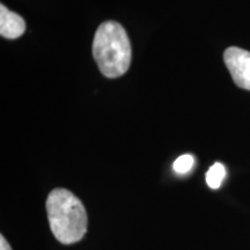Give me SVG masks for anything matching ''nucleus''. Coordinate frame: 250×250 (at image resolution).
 I'll return each mask as SVG.
<instances>
[{"label": "nucleus", "instance_id": "nucleus-1", "mask_svg": "<svg viewBox=\"0 0 250 250\" xmlns=\"http://www.w3.org/2000/svg\"><path fill=\"white\" fill-rule=\"evenodd\" d=\"M50 229L62 245L79 242L87 232L88 218L85 206L66 189H55L46 199Z\"/></svg>", "mask_w": 250, "mask_h": 250}, {"label": "nucleus", "instance_id": "nucleus-3", "mask_svg": "<svg viewBox=\"0 0 250 250\" xmlns=\"http://www.w3.org/2000/svg\"><path fill=\"white\" fill-rule=\"evenodd\" d=\"M224 61L235 85L250 90V52L230 46L225 51Z\"/></svg>", "mask_w": 250, "mask_h": 250}, {"label": "nucleus", "instance_id": "nucleus-5", "mask_svg": "<svg viewBox=\"0 0 250 250\" xmlns=\"http://www.w3.org/2000/svg\"><path fill=\"white\" fill-rule=\"evenodd\" d=\"M226 177V168L220 162H215L206 173V183L211 189H219Z\"/></svg>", "mask_w": 250, "mask_h": 250}, {"label": "nucleus", "instance_id": "nucleus-7", "mask_svg": "<svg viewBox=\"0 0 250 250\" xmlns=\"http://www.w3.org/2000/svg\"><path fill=\"white\" fill-rule=\"evenodd\" d=\"M0 250H12L11 246L8 245L7 240L5 239L4 235L0 236Z\"/></svg>", "mask_w": 250, "mask_h": 250}, {"label": "nucleus", "instance_id": "nucleus-4", "mask_svg": "<svg viewBox=\"0 0 250 250\" xmlns=\"http://www.w3.org/2000/svg\"><path fill=\"white\" fill-rule=\"evenodd\" d=\"M26 22L20 15L9 11L4 4L0 5V35L5 39L15 40L22 36Z\"/></svg>", "mask_w": 250, "mask_h": 250}, {"label": "nucleus", "instance_id": "nucleus-6", "mask_svg": "<svg viewBox=\"0 0 250 250\" xmlns=\"http://www.w3.org/2000/svg\"><path fill=\"white\" fill-rule=\"evenodd\" d=\"M195 159L191 154H183L176 159L173 165V169L177 174H187L192 169Z\"/></svg>", "mask_w": 250, "mask_h": 250}, {"label": "nucleus", "instance_id": "nucleus-2", "mask_svg": "<svg viewBox=\"0 0 250 250\" xmlns=\"http://www.w3.org/2000/svg\"><path fill=\"white\" fill-rule=\"evenodd\" d=\"M93 56L104 77L118 78L129 70L131 44L122 24L115 21L103 22L93 41Z\"/></svg>", "mask_w": 250, "mask_h": 250}]
</instances>
